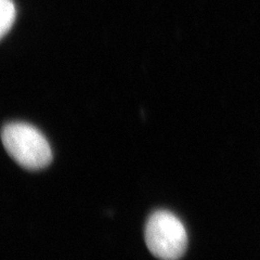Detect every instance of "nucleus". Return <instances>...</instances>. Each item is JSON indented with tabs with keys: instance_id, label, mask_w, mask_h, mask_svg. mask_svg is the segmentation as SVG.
<instances>
[{
	"instance_id": "1",
	"label": "nucleus",
	"mask_w": 260,
	"mask_h": 260,
	"mask_svg": "<svg viewBox=\"0 0 260 260\" xmlns=\"http://www.w3.org/2000/svg\"><path fill=\"white\" fill-rule=\"evenodd\" d=\"M3 144L22 167L39 170L52 160V151L42 132L27 123H9L3 128Z\"/></svg>"
},
{
	"instance_id": "2",
	"label": "nucleus",
	"mask_w": 260,
	"mask_h": 260,
	"mask_svg": "<svg viewBox=\"0 0 260 260\" xmlns=\"http://www.w3.org/2000/svg\"><path fill=\"white\" fill-rule=\"evenodd\" d=\"M145 243L155 257L161 260H178L186 249L188 233L176 215L167 210H157L146 222Z\"/></svg>"
},
{
	"instance_id": "3",
	"label": "nucleus",
	"mask_w": 260,
	"mask_h": 260,
	"mask_svg": "<svg viewBox=\"0 0 260 260\" xmlns=\"http://www.w3.org/2000/svg\"><path fill=\"white\" fill-rule=\"evenodd\" d=\"M16 10L12 0H0V32L3 37L13 25Z\"/></svg>"
}]
</instances>
